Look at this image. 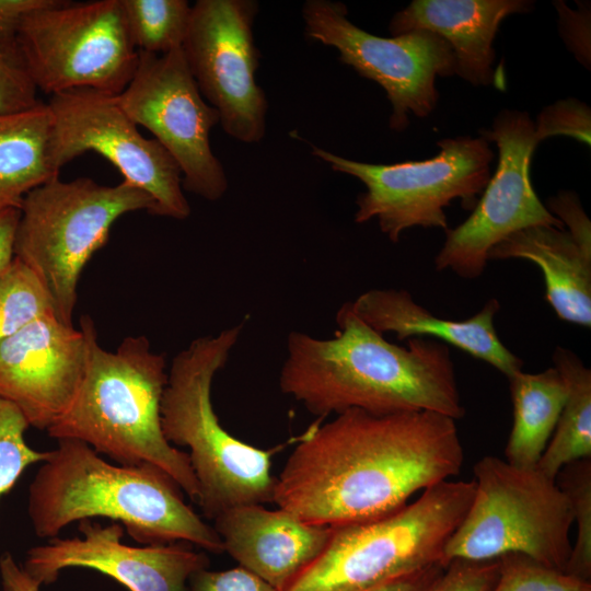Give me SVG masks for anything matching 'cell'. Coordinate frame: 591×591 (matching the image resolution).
<instances>
[{"instance_id":"6da1fadb","label":"cell","mask_w":591,"mask_h":591,"mask_svg":"<svg viewBox=\"0 0 591 591\" xmlns=\"http://www.w3.org/2000/svg\"><path fill=\"white\" fill-rule=\"evenodd\" d=\"M464 457L449 416L348 409L304 434L276 477L273 502L321 526L370 521L459 475Z\"/></svg>"},{"instance_id":"7a4b0ae2","label":"cell","mask_w":591,"mask_h":591,"mask_svg":"<svg viewBox=\"0 0 591 591\" xmlns=\"http://www.w3.org/2000/svg\"><path fill=\"white\" fill-rule=\"evenodd\" d=\"M329 338L291 332L279 375L282 393L311 414L326 417L348 409L374 415L431 412L463 418L449 345L422 337L407 346L390 343L363 322L351 303L336 315Z\"/></svg>"},{"instance_id":"3957f363","label":"cell","mask_w":591,"mask_h":591,"mask_svg":"<svg viewBox=\"0 0 591 591\" xmlns=\"http://www.w3.org/2000/svg\"><path fill=\"white\" fill-rule=\"evenodd\" d=\"M57 441L28 487L27 513L36 536L54 538L72 522L108 518L139 544L186 542L224 552L215 528L185 502L181 487L159 466L113 464L82 441Z\"/></svg>"},{"instance_id":"277c9868","label":"cell","mask_w":591,"mask_h":591,"mask_svg":"<svg viewBox=\"0 0 591 591\" xmlns=\"http://www.w3.org/2000/svg\"><path fill=\"white\" fill-rule=\"evenodd\" d=\"M80 328L86 337L84 375L71 405L47 434L82 441L118 464L157 465L198 505L199 487L188 454L162 432L165 357L151 350L146 336H128L115 351L103 349L88 315L80 318Z\"/></svg>"},{"instance_id":"5b68a950","label":"cell","mask_w":591,"mask_h":591,"mask_svg":"<svg viewBox=\"0 0 591 591\" xmlns=\"http://www.w3.org/2000/svg\"><path fill=\"white\" fill-rule=\"evenodd\" d=\"M243 323L194 339L173 359L161 399L162 432L173 447L188 448L199 487L198 506L215 519L231 507L273 501L271 457L229 433L211 401L215 375L228 362Z\"/></svg>"},{"instance_id":"8992f818","label":"cell","mask_w":591,"mask_h":591,"mask_svg":"<svg viewBox=\"0 0 591 591\" xmlns=\"http://www.w3.org/2000/svg\"><path fill=\"white\" fill-rule=\"evenodd\" d=\"M474 490V479H448L390 514L331 528L323 552L285 591H364L442 565Z\"/></svg>"},{"instance_id":"52a82bcc","label":"cell","mask_w":591,"mask_h":591,"mask_svg":"<svg viewBox=\"0 0 591 591\" xmlns=\"http://www.w3.org/2000/svg\"><path fill=\"white\" fill-rule=\"evenodd\" d=\"M137 210L152 215L154 201L126 181L104 186L86 177L69 182L56 177L25 195L14 257L38 278L60 321L72 325L83 268L106 244L116 220Z\"/></svg>"},{"instance_id":"ba28073f","label":"cell","mask_w":591,"mask_h":591,"mask_svg":"<svg viewBox=\"0 0 591 591\" xmlns=\"http://www.w3.org/2000/svg\"><path fill=\"white\" fill-rule=\"evenodd\" d=\"M473 471V499L444 545L442 565L520 553L565 571L573 519L556 478L537 466H515L493 455L477 461Z\"/></svg>"},{"instance_id":"9c48e42d","label":"cell","mask_w":591,"mask_h":591,"mask_svg":"<svg viewBox=\"0 0 591 591\" xmlns=\"http://www.w3.org/2000/svg\"><path fill=\"white\" fill-rule=\"evenodd\" d=\"M437 144L440 152L431 159L394 164L358 162L318 147L312 154L363 183L355 221L376 219L381 231L396 243L415 227L445 231L444 208L459 198L463 208L473 210L491 176L495 155L484 137L445 138Z\"/></svg>"},{"instance_id":"30bf717a","label":"cell","mask_w":591,"mask_h":591,"mask_svg":"<svg viewBox=\"0 0 591 591\" xmlns=\"http://www.w3.org/2000/svg\"><path fill=\"white\" fill-rule=\"evenodd\" d=\"M18 48L37 90L120 94L138 65L120 0L53 4L28 14Z\"/></svg>"},{"instance_id":"8fae6325","label":"cell","mask_w":591,"mask_h":591,"mask_svg":"<svg viewBox=\"0 0 591 591\" xmlns=\"http://www.w3.org/2000/svg\"><path fill=\"white\" fill-rule=\"evenodd\" d=\"M347 14L341 2L305 1L302 18L306 36L334 47L343 63L384 89L392 106V129H405L408 114L427 117L439 97L437 77L455 74L450 45L426 30L389 38L375 36L355 25Z\"/></svg>"},{"instance_id":"7c38bea8","label":"cell","mask_w":591,"mask_h":591,"mask_svg":"<svg viewBox=\"0 0 591 591\" xmlns=\"http://www.w3.org/2000/svg\"><path fill=\"white\" fill-rule=\"evenodd\" d=\"M137 69L116 95L127 116L170 153L183 188L215 201L228 189L224 169L210 144L218 112L202 97L182 48L158 55L138 50Z\"/></svg>"},{"instance_id":"4fadbf2b","label":"cell","mask_w":591,"mask_h":591,"mask_svg":"<svg viewBox=\"0 0 591 591\" xmlns=\"http://www.w3.org/2000/svg\"><path fill=\"white\" fill-rule=\"evenodd\" d=\"M482 137L497 144L496 171L471 216L445 230L444 243L434 258L437 270H452L465 279L479 277L489 251L519 230L545 225L564 230L537 197L530 179V162L540 143L535 124L526 112L503 109Z\"/></svg>"},{"instance_id":"5bb4252c","label":"cell","mask_w":591,"mask_h":591,"mask_svg":"<svg viewBox=\"0 0 591 591\" xmlns=\"http://www.w3.org/2000/svg\"><path fill=\"white\" fill-rule=\"evenodd\" d=\"M257 12L254 0H198L182 46L222 129L244 143L260 141L266 131L268 104L255 79L260 57L253 32Z\"/></svg>"},{"instance_id":"9a60e30c","label":"cell","mask_w":591,"mask_h":591,"mask_svg":"<svg viewBox=\"0 0 591 591\" xmlns=\"http://www.w3.org/2000/svg\"><path fill=\"white\" fill-rule=\"evenodd\" d=\"M47 106L53 116V155L58 170L82 153L95 152L114 164L124 181L152 198V215L177 220L189 217L177 163L154 138L140 134L116 95L73 90L51 95Z\"/></svg>"},{"instance_id":"2e32d148","label":"cell","mask_w":591,"mask_h":591,"mask_svg":"<svg viewBox=\"0 0 591 591\" xmlns=\"http://www.w3.org/2000/svg\"><path fill=\"white\" fill-rule=\"evenodd\" d=\"M78 529L82 536H57L30 548L24 570L40 584L55 582L63 569L86 568L111 577L129 591H187L189 578L209 566L207 555L190 543L124 544V526L118 522L102 526L84 519Z\"/></svg>"},{"instance_id":"e0dca14e","label":"cell","mask_w":591,"mask_h":591,"mask_svg":"<svg viewBox=\"0 0 591 591\" xmlns=\"http://www.w3.org/2000/svg\"><path fill=\"white\" fill-rule=\"evenodd\" d=\"M86 337L49 311L0 345V397L30 427L49 429L71 405L84 375Z\"/></svg>"},{"instance_id":"ac0fdd59","label":"cell","mask_w":591,"mask_h":591,"mask_svg":"<svg viewBox=\"0 0 591 591\" xmlns=\"http://www.w3.org/2000/svg\"><path fill=\"white\" fill-rule=\"evenodd\" d=\"M213 521L224 552L278 591H285L318 557L331 535L329 526L259 503L231 507Z\"/></svg>"},{"instance_id":"d6986e66","label":"cell","mask_w":591,"mask_h":591,"mask_svg":"<svg viewBox=\"0 0 591 591\" xmlns=\"http://www.w3.org/2000/svg\"><path fill=\"white\" fill-rule=\"evenodd\" d=\"M350 303L354 312L381 334L394 333L398 339L438 338L487 362L507 379L522 370V360L496 332L494 318L500 309L497 299L488 300L475 315L460 321L434 316L406 290L372 289Z\"/></svg>"},{"instance_id":"ffe728a7","label":"cell","mask_w":591,"mask_h":591,"mask_svg":"<svg viewBox=\"0 0 591 591\" xmlns=\"http://www.w3.org/2000/svg\"><path fill=\"white\" fill-rule=\"evenodd\" d=\"M528 0H414L394 14L392 36L426 30L451 47L455 74L473 85L495 82L493 43L502 20L533 8Z\"/></svg>"},{"instance_id":"44dd1931","label":"cell","mask_w":591,"mask_h":591,"mask_svg":"<svg viewBox=\"0 0 591 591\" xmlns=\"http://www.w3.org/2000/svg\"><path fill=\"white\" fill-rule=\"evenodd\" d=\"M509 258L540 267L545 299L560 320L591 326V256L565 229L529 227L511 233L488 253V260Z\"/></svg>"},{"instance_id":"7402d4cb","label":"cell","mask_w":591,"mask_h":591,"mask_svg":"<svg viewBox=\"0 0 591 591\" xmlns=\"http://www.w3.org/2000/svg\"><path fill=\"white\" fill-rule=\"evenodd\" d=\"M53 131L47 103L0 114V209H20L27 193L59 177Z\"/></svg>"},{"instance_id":"603a6c76","label":"cell","mask_w":591,"mask_h":591,"mask_svg":"<svg viewBox=\"0 0 591 591\" xmlns=\"http://www.w3.org/2000/svg\"><path fill=\"white\" fill-rule=\"evenodd\" d=\"M508 381L513 424L505 449L506 461L535 467L556 428L567 389L555 367L538 373L521 370Z\"/></svg>"},{"instance_id":"cb8c5ba5","label":"cell","mask_w":591,"mask_h":591,"mask_svg":"<svg viewBox=\"0 0 591 591\" xmlns=\"http://www.w3.org/2000/svg\"><path fill=\"white\" fill-rule=\"evenodd\" d=\"M553 362L565 382L567 397L536 466L556 478L565 465L591 459V371L575 352L564 347L555 349Z\"/></svg>"},{"instance_id":"d4e9b609","label":"cell","mask_w":591,"mask_h":591,"mask_svg":"<svg viewBox=\"0 0 591 591\" xmlns=\"http://www.w3.org/2000/svg\"><path fill=\"white\" fill-rule=\"evenodd\" d=\"M139 51L163 55L182 48L192 5L186 0H120Z\"/></svg>"},{"instance_id":"484cf974","label":"cell","mask_w":591,"mask_h":591,"mask_svg":"<svg viewBox=\"0 0 591 591\" xmlns=\"http://www.w3.org/2000/svg\"><path fill=\"white\" fill-rule=\"evenodd\" d=\"M54 311L35 274L20 259L0 276V345L40 315Z\"/></svg>"},{"instance_id":"4316f807","label":"cell","mask_w":591,"mask_h":591,"mask_svg":"<svg viewBox=\"0 0 591 591\" xmlns=\"http://www.w3.org/2000/svg\"><path fill=\"white\" fill-rule=\"evenodd\" d=\"M556 483L570 502L577 525L565 572L591 581V459L565 465L557 474Z\"/></svg>"},{"instance_id":"83f0119b","label":"cell","mask_w":591,"mask_h":591,"mask_svg":"<svg viewBox=\"0 0 591 591\" xmlns=\"http://www.w3.org/2000/svg\"><path fill=\"white\" fill-rule=\"evenodd\" d=\"M497 561V578L488 591H591V581L547 567L520 553L505 554Z\"/></svg>"},{"instance_id":"f1b7e54d","label":"cell","mask_w":591,"mask_h":591,"mask_svg":"<svg viewBox=\"0 0 591 591\" xmlns=\"http://www.w3.org/2000/svg\"><path fill=\"white\" fill-rule=\"evenodd\" d=\"M28 427L21 410L0 397V499L28 466L49 456V451H37L26 443L24 433Z\"/></svg>"},{"instance_id":"f546056e","label":"cell","mask_w":591,"mask_h":591,"mask_svg":"<svg viewBox=\"0 0 591 591\" xmlns=\"http://www.w3.org/2000/svg\"><path fill=\"white\" fill-rule=\"evenodd\" d=\"M18 47H0V114L34 107L40 101Z\"/></svg>"},{"instance_id":"4dcf8cb0","label":"cell","mask_w":591,"mask_h":591,"mask_svg":"<svg viewBox=\"0 0 591 591\" xmlns=\"http://www.w3.org/2000/svg\"><path fill=\"white\" fill-rule=\"evenodd\" d=\"M590 108L573 99L561 100L542 109L535 124L540 142L553 136H567L590 144Z\"/></svg>"},{"instance_id":"1f68e13d","label":"cell","mask_w":591,"mask_h":591,"mask_svg":"<svg viewBox=\"0 0 591 591\" xmlns=\"http://www.w3.org/2000/svg\"><path fill=\"white\" fill-rule=\"evenodd\" d=\"M497 573V558L484 561L453 559L430 591H488Z\"/></svg>"},{"instance_id":"d6a6232c","label":"cell","mask_w":591,"mask_h":591,"mask_svg":"<svg viewBox=\"0 0 591 591\" xmlns=\"http://www.w3.org/2000/svg\"><path fill=\"white\" fill-rule=\"evenodd\" d=\"M187 591H278L269 583L237 566L225 570L196 571L188 580Z\"/></svg>"},{"instance_id":"836d02e7","label":"cell","mask_w":591,"mask_h":591,"mask_svg":"<svg viewBox=\"0 0 591 591\" xmlns=\"http://www.w3.org/2000/svg\"><path fill=\"white\" fill-rule=\"evenodd\" d=\"M546 208L564 227L565 224L568 227L571 237L586 254L591 256V224L577 194L561 190L548 198Z\"/></svg>"},{"instance_id":"e575fe53","label":"cell","mask_w":591,"mask_h":591,"mask_svg":"<svg viewBox=\"0 0 591 591\" xmlns=\"http://www.w3.org/2000/svg\"><path fill=\"white\" fill-rule=\"evenodd\" d=\"M559 12V25L561 35L568 47L575 53L577 58L584 65L590 63V45L589 32H580L590 30L589 11H572L566 7L564 2H555Z\"/></svg>"},{"instance_id":"d590c367","label":"cell","mask_w":591,"mask_h":591,"mask_svg":"<svg viewBox=\"0 0 591 591\" xmlns=\"http://www.w3.org/2000/svg\"><path fill=\"white\" fill-rule=\"evenodd\" d=\"M56 0H0V47H18V33L32 12Z\"/></svg>"},{"instance_id":"8d00e7d4","label":"cell","mask_w":591,"mask_h":591,"mask_svg":"<svg viewBox=\"0 0 591 591\" xmlns=\"http://www.w3.org/2000/svg\"><path fill=\"white\" fill-rule=\"evenodd\" d=\"M444 568L441 564H436L364 591H430L443 573Z\"/></svg>"},{"instance_id":"74e56055","label":"cell","mask_w":591,"mask_h":591,"mask_svg":"<svg viewBox=\"0 0 591 591\" xmlns=\"http://www.w3.org/2000/svg\"><path fill=\"white\" fill-rule=\"evenodd\" d=\"M0 578L2 591H39L40 583L5 552L0 556Z\"/></svg>"},{"instance_id":"f35d334b","label":"cell","mask_w":591,"mask_h":591,"mask_svg":"<svg viewBox=\"0 0 591 591\" xmlns=\"http://www.w3.org/2000/svg\"><path fill=\"white\" fill-rule=\"evenodd\" d=\"M20 218V209H0V276L14 258V239Z\"/></svg>"}]
</instances>
